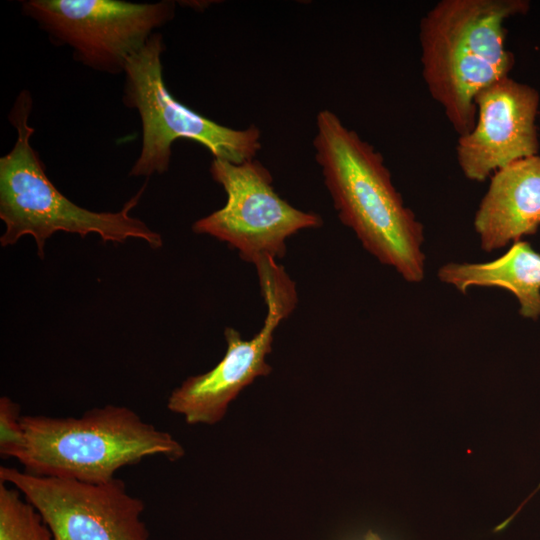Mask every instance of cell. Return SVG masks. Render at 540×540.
Wrapping results in <instances>:
<instances>
[{"instance_id": "1", "label": "cell", "mask_w": 540, "mask_h": 540, "mask_svg": "<svg viewBox=\"0 0 540 540\" xmlns=\"http://www.w3.org/2000/svg\"><path fill=\"white\" fill-rule=\"evenodd\" d=\"M313 146L340 221L380 263L407 282H421L423 225L394 186L382 154L328 109L316 116Z\"/></svg>"}, {"instance_id": "2", "label": "cell", "mask_w": 540, "mask_h": 540, "mask_svg": "<svg viewBox=\"0 0 540 540\" xmlns=\"http://www.w3.org/2000/svg\"><path fill=\"white\" fill-rule=\"evenodd\" d=\"M528 9L526 0H441L421 19L422 77L459 136L475 125L476 95L509 76L515 60L504 24Z\"/></svg>"}, {"instance_id": "3", "label": "cell", "mask_w": 540, "mask_h": 540, "mask_svg": "<svg viewBox=\"0 0 540 540\" xmlns=\"http://www.w3.org/2000/svg\"><path fill=\"white\" fill-rule=\"evenodd\" d=\"M32 107L31 93L23 90L8 115L17 139L13 148L0 158V219L5 225L1 246L14 245L30 235L35 240L37 255L43 259L47 239L62 231L81 237L95 233L103 242L113 243L135 238L153 249L162 247L161 235L130 215L146 183L117 212H95L80 207L54 186L30 142L34 133L29 125Z\"/></svg>"}, {"instance_id": "4", "label": "cell", "mask_w": 540, "mask_h": 540, "mask_svg": "<svg viewBox=\"0 0 540 540\" xmlns=\"http://www.w3.org/2000/svg\"><path fill=\"white\" fill-rule=\"evenodd\" d=\"M21 424L24 443L15 459L33 475L102 483L145 458L184 455L170 433L127 406L108 404L79 417L22 415Z\"/></svg>"}, {"instance_id": "5", "label": "cell", "mask_w": 540, "mask_h": 540, "mask_svg": "<svg viewBox=\"0 0 540 540\" xmlns=\"http://www.w3.org/2000/svg\"><path fill=\"white\" fill-rule=\"evenodd\" d=\"M164 51L163 36L156 32L124 68L122 102L138 112L142 126L141 150L129 175L151 177L166 173L172 144L179 139L200 143L216 159L235 164L254 159L261 149L259 128L227 127L176 100L163 78Z\"/></svg>"}, {"instance_id": "6", "label": "cell", "mask_w": 540, "mask_h": 540, "mask_svg": "<svg viewBox=\"0 0 540 540\" xmlns=\"http://www.w3.org/2000/svg\"><path fill=\"white\" fill-rule=\"evenodd\" d=\"M21 11L53 44L70 47L75 61L98 72L119 74L156 30L173 19L175 2L25 0Z\"/></svg>"}, {"instance_id": "7", "label": "cell", "mask_w": 540, "mask_h": 540, "mask_svg": "<svg viewBox=\"0 0 540 540\" xmlns=\"http://www.w3.org/2000/svg\"><path fill=\"white\" fill-rule=\"evenodd\" d=\"M252 264L267 308L263 326L250 340L242 339L236 329L226 327L227 350L221 361L206 373L188 377L171 392L167 408L183 415L188 424L217 423L244 387L271 372L265 357L272 350L275 330L297 305V291L276 259L259 256Z\"/></svg>"}, {"instance_id": "8", "label": "cell", "mask_w": 540, "mask_h": 540, "mask_svg": "<svg viewBox=\"0 0 540 540\" xmlns=\"http://www.w3.org/2000/svg\"><path fill=\"white\" fill-rule=\"evenodd\" d=\"M209 171L227 200L222 208L195 221L192 230L227 243L245 262L263 255L281 259L289 237L323 224L318 214L284 200L274 190L269 170L256 159L235 164L213 158Z\"/></svg>"}, {"instance_id": "9", "label": "cell", "mask_w": 540, "mask_h": 540, "mask_svg": "<svg viewBox=\"0 0 540 540\" xmlns=\"http://www.w3.org/2000/svg\"><path fill=\"white\" fill-rule=\"evenodd\" d=\"M0 481L37 509L53 540H150L142 520L144 501L120 478L89 483L1 466Z\"/></svg>"}, {"instance_id": "10", "label": "cell", "mask_w": 540, "mask_h": 540, "mask_svg": "<svg viewBox=\"0 0 540 540\" xmlns=\"http://www.w3.org/2000/svg\"><path fill=\"white\" fill-rule=\"evenodd\" d=\"M475 105V125L456 145L457 162L467 179L483 182L497 170L537 155L536 89L507 76L482 89Z\"/></svg>"}, {"instance_id": "11", "label": "cell", "mask_w": 540, "mask_h": 540, "mask_svg": "<svg viewBox=\"0 0 540 540\" xmlns=\"http://www.w3.org/2000/svg\"><path fill=\"white\" fill-rule=\"evenodd\" d=\"M486 252L501 249L540 226V156L517 160L493 173L474 217Z\"/></svg>"}, {"instance_id": "12", "label": "cell", "mask_w": 540, "mask_h": 540, "mask_svg": "<svg viewBox=\"0 0 540 540\" xmlns=\"http://www.w3.org/2000/svg\"><path fill=\"white\" fill-rule=\"evenodd\" d=\"M437 277L463 294L471 287L506 289L516 297L522 317H540V254L527 241L512 243L492 261L446 263L438 269Z\"/></svg>"}, {"instance_id": "13", "label": "cell", "mask_w": 540, "mask_h": 540, "mask_svg": "<svg viewBox=\"0 0 540 540\" xmlns=\"http://www.w3.org/2000/svg\"><path fill=\"white\" fill-rule=\"evenodd\" d=\"M0 540H53L37 509L15 487L0 481Z\"/></svg>"}, {"instance_id": "14", "label": "cell", "mask_w": 540, "mask_h": 540, "mask_svg": "<svg viewBox=\"0 0 540 540\" xmlns=\"http://www.w3.org/2000/svg\"><path fill=\"white\" fill-rule=\"evenodd\" d=\"M20 406L7 396L0 398V455L15 458L24 443Z\"/></svg>"}, {"instance_id": "15", "label": "cell", "mask_w": 540, "mask_h": 540, "mask_svg": "<svg viewBox=\"0 0 540 540\" xmlns=\"http://www.w3.org/2000/svg\"><path fill=\"white\" fill-rule=\"evenodd\" d=\"M364 540H381V539L376 533L372 531H368Z\"/></svg>"}]
</instances>
